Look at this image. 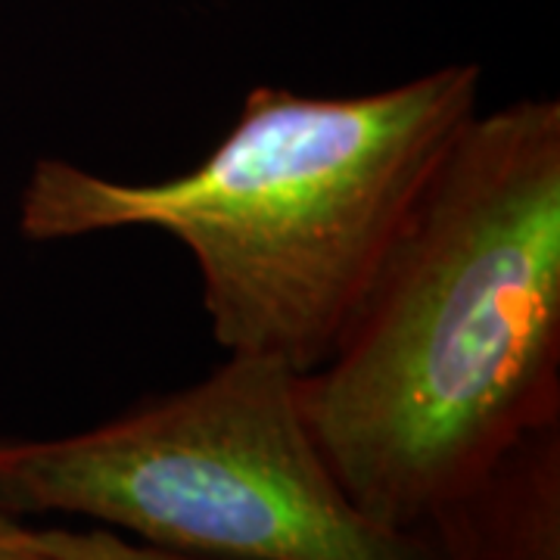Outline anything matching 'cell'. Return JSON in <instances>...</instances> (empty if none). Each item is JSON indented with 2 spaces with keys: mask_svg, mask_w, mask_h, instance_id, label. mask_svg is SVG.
Masks as SVG:
<instances>
[{
  "mask_svg": "<svg viewBox=\"0 0 560 560\" xmlns=\"http://www.w3.org/2000/svg\"><path fill=\"white\" fill-rule=\"evenodd\" d=\"M418 533L433 560H560V420L514 442Z\"/></svg>",
  "mask_w": 560,
  "mask_h": 560,
  "instance_id": "obj_4",
  "label": "cell"
},
{
  "mask_svg": "<svg viewBox=\"0 0 560 560\" xmlns=\"http://www.w3.org/2000/svg\"><path fill=\"white\" fill-rule=\"evenodd\" d=\"M480 94L477 62L352 97L259 84L231 131L175 178L119 180L38 160L22 184L20 234L62 243L160 231L194 261L224 355L305 374L334 352Z\"/></svg>",
  "mask_w": 560,
  "mask_h": 560,
  "instance_id": "obj_2",
  "label": "cell"
},
{
  "mask_svg": "<svg viewBox=\"0 0 560 560\" xmlns=\"http://www.w3.org/2000/svg\"><path fill=\"white\" fill-rule=\"evenodd\" d=\"M0 560H54L38 541V529L0 508Z\"/></svg>",
  "mask_w": 560,
  "mask_h": 560,
  "instance_id": "obj_6",
  "label": "cell"
},
{
  "mask_svg": "<svg viewBox=\"0 0 560 560\" xmlns=\"http://www.w3.org/2000/svg\"><path fill=\"white\" fill-rule=\"evenodd\" d=\"M40 548L54 560H219V558H194L178 551H162L153 545H140L109 533L103 526L94 529H38Z\"/></svg>",
  "mask_w": 560,
  "mask_h": 560,
  "instance_id": "obj_5",
  "label": "cell"
},
{
  "mask_svg": "<svg viewBox=\"0 0 560 560\" xmlns=\"http://www.w3.org/2000/svg\"><path fill=\"white\" fill-rule=\"evenodd\" d=\"M0 508L194 558L433 560L418 529L368 521L342 492L302 415L300 371L253 355L101 427L0 440Z\"/></svg>",
  "mask_w": 560,
  "mask_h": 560,
  "instance_id": "obj_3",
  "label": "cell"
},
{
  "mask_svg": "<svg viewBox=\"0 0 560 560\" xmlns=\"http://www.w3.org/2000/svg\"><path fill=\"white\" fill-rule=\"evenodd\" d=\"M300 405L349 501L399 533L560 420V101L467 121Z\"/></svg>",
  "mask_w": 560,
  "mask_h": 560,
  "instance_id": "obj_1",
  "label": "cell"
}]
</instances>
